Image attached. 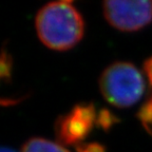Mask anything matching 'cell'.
<instances>
[{"mask_svg": "<svg viewBox=\"0 0 152 152\" xmlns=\"http://www.w3.org/2000/svg\"><path fill=\"white\" fill-rule=\"evenodd\" d=\"M99 89L104 99L116 108H128L142 98L145 80L134 64L116 61L104 70Z\"/></svg>", "mask_w": 152, "mask_h": 152, "instance_id": "7a4b0ae2", "label": "cell"}, {"mask_svg": "<svg viewBox=\"0 0 152 152\" xmlns=\"http://www.w3.org/2000/svg\"><path fill=\"white\" fill-rule=\"evenodd\" d=\"M10 70H11V64L10 59L5 55H0V79L3 77H7L10 75Z\"/></svg>", "mask_w": 152, "mask_h": 152, "instance_id": "9c48e42d", "label": "cell"}, {"mask_svg": "<svg viewBox=\"0 0 152 152\" xmlns=\"http://www.w3.org/2000/svg\"><path fill=\"white\" fill-rule=\"evenodd\" d=\"M35 26L41 42L55 51L72 49L85 33L83 16L71 1L45 4L37 13Z\"/></svg>", "mask_w": 152, "mask_h": 152, "instance_id": "6da1fadb", "label": "cell"}, {"mask_svg": "<svg viewBox=\"0 0 152 152\" xmlns=\"http://www.w3.org/2000/svg\"><path fill=\"white\" fill-rule=\"evenodd\" d=\"M137 117L145 130L152 136V95L138 110Z\"/></svg>", "mask_w": 152, "mask_h": 152, "instance_id": "8992f818", "label": "cell"}, {"mask_svg": "<svg viewBox=\"0 0 152 152\" xmlns=\"http://www.w3.org/2000/svg\"><path fill=\"white\" fill-rule=\"evenodd\" d=\"M104 18L123 32H134L152 22V1L109 0L102 3Z\"/></svg>", "mask_w": 152, "mask_h": 152, "instance_id": "3957f363", "label": "cell"}, {"mask_svg": "<svg viewBox=\"0 0 152 152\" xmlns=\"http://www.w3.org/2000/svg\"><path fill=\"white\" fill-rule=\"evenodd\" d=\"M96 119L97 113L94 104H77L57 121V140L64 145H75V147L83 144L96 125Z\"/></svg>", "mask_w": 152, "mask_h": 152, "instance_id": "277c9868", "label": "cell"}, {"mask_svg": "<svg viewBox=\"0 0 152 152\" xmlns=\"http://www.w3.org/2000/svg\"><path fill=\"white\" fill-rule=\"evenodd\" d=\"M144 73H145L148 83L152 88V56L147 58L144 62Z\"/></svg>", "mask_w": 152, "mask_h": 152, "instance_id": "30bf717a", "label": "cell"}, {"mask_svg": "<svg viewBox=\"0 0 152 152\" xmlns=\"http://www.w3.org/2000/svg\"><path fill=\"white\" fill-rule=\"evenodd\" d=\"M118 123V117L108 109H102L97 113V119H96V126L104 130L108 131Z\"/></svg>", "mask_w": 152, "mask_h": 152, "instance_id": "52a82bcc", "label": "cell"}, {"mask_svg": "<svg viewBox=\"0 0 152 152\" xmlns=\"http://www.w3.org/2000/svg\"><path fill=\"white\" fill-rule=\"evenodd\" d=\"M21 152H69L61 144L51 142L45 138L33 137L22 147Z\"/></svg>", "mask_w": 152, "mask_h": 152, "instance_id": "5b68a950", "label": "cell"}, {"mask_svg": "<svg viewBox=\"0 0 152 152\" xmlns=\"http://www.w3.org/2000/svg\"><path fill=\"white\" fill-rule=\"evenodd\" d=\"M77 152H107L106 147L99 142H83L76 146Z\"/></svg>", "mask_w": 152, "mask_h": 152, "instance_id": "ba28073f", "label": "cell"}, {"mask_svg": "<svg viewBox=\"0 0 152 152\" xmlns=\"http://www.w3.org/2000/svg\"><path fill=\"white\" fill-rule=\"evenodd\" d=\"M0 152H17L14 149H11V148L7 147H0Z\"/></svg>", "mask_w": 152, "mask_h": 152, "instance_id": "8fae6325", "label": "cell"}]
</instances>
